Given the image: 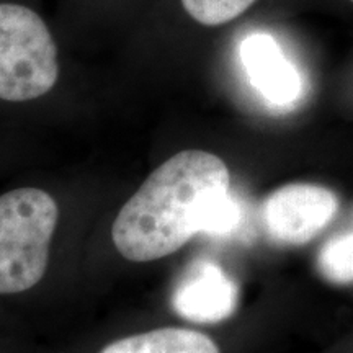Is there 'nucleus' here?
Returning a JSON list of instances; mask_svg holds the SVG:
<instances>
[{
  "label": "nucleus",
  "mask_w": 353,
  "mask_h": 353,
  "mask_svg": "<svg viewBox=\"0 0 353 353\" xmlns=\"http://www.w3.org/2000/svg\"><path fill=\"white\" fill-rule=\"evenodd\" d=\"M255 0H182L185 12L205 26H219L241 17Z\"/></svg>",
  "instance_id": "nucleus-9"
},
{
  "label": "nucleus",
  "mask_w": 353,
  "mask_h": 353,
  "mask_svg": "<svg viewBox=\"0 0 353 353\" xmlns=\"http://www.w3.org/2000/svg\"><path fill=\"white\" fill-rule=\"evenodd\" d=\"M229 187L231 175L221 157L200 149L175 154L120 210L112 228L114 247L131 262L172 255L203 232Z\"/></svg>",
  "instance_id": "nucleus-1"
},
{
  "label": "nucleus",
  "mask_w": 353,
  "mask_h": 353,
  "mask_svg": "<svg viewBox=\"0 0 353 353\" xmlns=\"http://www.w3.org/2000/svg\"><path fill=\"white\" fill-rule=\"evenodd\" d=\"M241 219V205L237 203L236 198L231 195V192H229L228 195L221 198V200L214 205V208L211 210L203 232L210 234V236H228V234H231L234 229L239 228Z\"/></svg>",
  "instance_id": "nucleus-10"
},
{
  "label": "nucleus",
  "mask_w": 353,
  "mask_h": 353,
  "mask_svg": "<svg viewBox=\"0 0 353 353\" xmlns=\"http://www.w3.org/2000/svg\"><path fill=\"white\" fill-rule=\"evenodd\" d=\"M350 2H352V3H353V0H350Z\"/></svg>",
  "instance_id": "nucleus-11"
},
{
  "label": "nucleus",
  "mask_w": 353,
  "mask_h": 353,
  "mask_svg": "<svg viewBox=\"0 0 353 353\" xmlns=\"http://www.w3.org/2000/svg\"><path fill=\"white\" fill-rule=\"evenodd\" d=\"M339 205L335 192L324 185L286 183L272 192L263 203L265 231L280 245H304L332 223Z\"/></svg>",
  "instance_id": "nucleus-4"
},
{
  "label": "nucleus",
  "mask_w": 353,
  "mask_h": 353,
  "mask_svg": "<svg viewBox=\"0 0 353 353\" xmlns=\"http://www.w3.org/2000/svg\"><path fill=\"white\" fill-rule=\"evenodd\" d=\"M57 77V46L41 17L19 3H0V100L39 99Z\"/></svg>",
  "instance_id": "nucleus-3"
},
{
  "label": "nucleus",
  "mask_w": 353,
  "mask_h": 353,
  "mask_svg": "<svg viewBox=\"0 0 353 353\" xmlns=\"http://www.w3.org/2000/svg\"><path fill=\"white\" fill-rule=\"evenodd\" d=\"M241 59L249 81L278 107L294 103L303 90L301 76L272 37L250 34L241 44Z\"/></svg>",
  "instance_id": "nucleus-6"
},
{
  "label": "nucleus",
  "mask_w": 353,
  "mask_h": 353,
  "mask_svg": "<svg viewBox=\"0 0 353 353\" xmlns=\"http://www.w3.org/2000/svg\"><path fill=\"white\" fill-rule=\"evenodd\" d=\"M99 353H221V348L200 330L161 327L117 339L101 347Z\"/></svg>",
  "instance_id": "nucleus-7"
},
{
  "label": "nucleus",
  "mask_w": 353,
  "mask_h": 353,
  "mask_svg": "<svg viewBox=\"0 0 353 353\" xmlns=\"http://www.w3.org/2000/svg\"><path fill=\"white\" fill-rule=\"evenodd\" d=\"M57 218L54 198L41 188L0 193V298L25 293L43 280Z\"/></svg>",
  "instance_id": "nucleus-2"
},
{
  "label": "nucleus",
  "mask_w": 353,
  "mask_h": 353,
  "mask_svg": "<svg viewBox=\"0 0 353 353\" xmlns=\"http://www.w3.org/2000/svg\"><path fill=\"white\" fill-rule=\"evenodd\" d=\"M317 270L334 285L353 283V229L330 237L321 247Z\"/></svg>",
  "instance_id": "nucleus-8"
},
{
  "label": "nucleus",
  "mask_w": 353,
  "mask_h": 353,
  "mask_svg": "<svg viewBox=\"0 0 353 353\" xmlns=\"http://www.w3.org/2000/svg\"><path fill=\"white\" fill-rule=\"evenodd\" d=\"M239 290L219 265L198 260L190 265L176 285L172 304L185 321L216 324L231 317L237 309Z\"/></svg>",
  "instance_id": "nucleus-5"
}]
</instances>
